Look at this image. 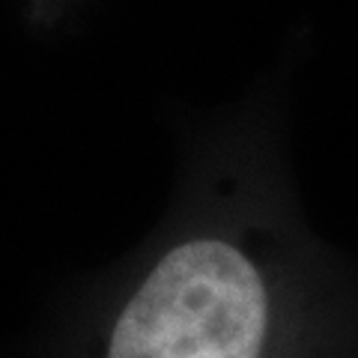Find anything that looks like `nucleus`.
<instances>
[{"label":"nucleus","instance_id":"nucleus-1","mask_svg":"<svg viewBox=\"0 0 358 358\" xmlns=\"http://www.w3.org/2000/svg\"><path fill=\"white\" fill-rule=\"evenodd\" d=\"M308 272L239 200H215L75 313L63 358H322Z\"/></svg>","mask_w":358,"mask_h":358}]
</instances>
